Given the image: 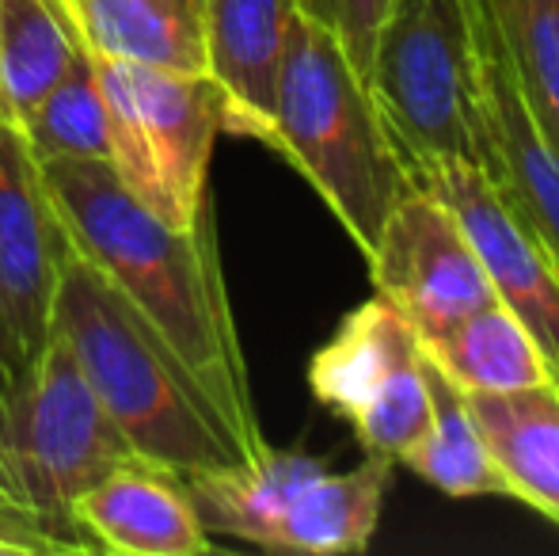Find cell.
<instances>
[{"label": "cell", "mask_w": 559, "mask_h": 556, "mask_svg": "<svg viewBox=\"0 0 559 556\" xmlns=\"http://www.w3.org/2000/svg\"><path fill=\"white\" fill-rule=\"evenodd\" d=\"M552 374H556V381H559V370H552Z\"/></svg>", "instance_id": "d4e9b609"}, {"label": "cell", "mask_w": 559, "mask_h": 556, "mask_svg": "<svg viewBox=\"0 0 559 556\" xmlns=\"http://www.w3.org/2000/svg\"><path fill=\"white\" fill-rule=\"evenodd\" d=\"M366 84L407 168L484 164L487 20L479 0H392Z\"/></svg>", "instance_id": "277c9868"}, {"label": "cell", "mask_w": 559, "mask_h": 556, "mask_svg": "<svg viewBox=\"0 0 559 556\" xmlns=\"http://www.w3.org/2000/svg\"><path fill=\"white\" fill-rule=\"evenodd\" d=\"M412 179L453 210L495 297L525 320L548 366L559 370V268L537 233L510 210L476 164L427 161L415 164Z\"/></svg>", "instance_id": "8fae6325"}, {"label": "cell", "mask_w": 559, "mask_h": 556, "mask_svg": "<svg viewBox=\"0 0 559 556\" xmlns=\"http://www.w3.org/2000/svg\"><path fill=\"white\" fill-rule=\"evenodd\" d=\"M61 229L20 127L0 115V351L12 389L53 335Z\"/></svg>", "instance_id": "30bf717a"}, {"label": "cell", "mask_w": 559, "mask_h": 556, "mask_svg": "<svg viewBox=\"0 0 559 556\" xmlns=\"http://www.w3.org/2000/svg\"><path fill=\"white\" fill-rule=\"evenodd\" d=\"M126 458L133 446L53 332L0 412V507L58 553H92L73 530V499Z\"/></svg>", "instance_id": "5b68a950"}, {"label": "cell", "mask_w": 559, "mask_h": 556, "mask_svg": "<svg viewBox=\"0 0 559 556\" xmlns=\"http://www.w3.org/2000/svg\"><path fill=\"white\" fill-rule=\"evenodd\" d=\"M73 530L88 549L118 556H202L214 549L187 476L138 453L73 499Z\"/></svg>", "instance_id": "7c38bea8"}, {"label": "cell", "mask_w": 559, "mask_h": 556, "mask_svg": "<svg viewBox=\"0 0 559 556\" xmlns=\"http://www.w3.org/2000/svg\"><path fill=\"white\" fill-rule=\"evenodd\" d=\"M510 496L559 527V381L507 393H464Z\"/></svg>", "instance_id": "9a60e30c"}, {"label": "cell", "mask_w": 559, "mask_h": 556, "mask_svg": "<svg viewBox=\"0 0 559 556\" xmlns=\"http://www.w3.org/2000/svg\"><path fill=\"white\" fill-rule=\"evenodd\" d=\"M0 511H4V507H0ZM4 514H8V511H4ZM12 519H15V514H12ZM31 530H35V527H31Z\"/></svg>", "instance_id": "cb8c5ba5"}, {"label": "cell", "mask_w": 559, "mask_h": 556, "mask_svg": "<svg viewBox=\"0 0 559 556\" xmlns=\"http://www.w3.org/2000/svg\"><path fill=\"white\" fill-rule=\"evenodd\" d=\"M423 355L461 393H507L552 378L540 343L507 301H487L435 340H419Z\"/></svg>", "instance_id": "e0dca14e"}, {"label": "cell", "mask_w": 559, "mask_h": 556, "mask_svg": "<svg viewBox=\"0 0 559 556\" xmlns=\"http://www.w3.org/2000/svg\"><path fill=\"white\" fill-rule=\"evenodd\" d=\"M53 332L73 347L88 386L138 458L191 476L263 453L228 427L171 343L96 263L69 245L66 233L58 245Z\"/></svg>", "instance_id": "7a4b0ae2"}, {"label": "cell", "mask_w": 559, "mask_h": 556, "mask_svg": "<svg viewBox=\"0 0 559 556\" xmlns=\"http://www.w3.org/2000/svg\"><path fill=\"white\" fill-rule=\"evenodd\" d=\"M309 389L377 458L396 461L430 427L419 335L381 294L346 312L332 340L312 355Z\"/></svg>", "instance_id": "ba28073f"}, {"label": "cell", "mask_w": 559, "mask_h": 556, "mask_svg": "<svg viewBox=\"0 0 559 556\" xmlns=\"http://www.w3.org/2000/svg\"><path fill=\"white\" fill-rule=\"evenodd\" d=\"M396 461L366 453L346 473L324 458L266 446L259 458L187 476L210 534L266 553L350 556L366 553L381 522Z\"/></svg>", "instance_id": "8992f818"}, {"label": "cell", "mask_w": 559, "mask_h": 556, "mask_svg": "<svg viewBox=\"0 0 559 556\" xmlns=\"http://www.w3.org/2000/svg\"><path fill=\"white\" fill-rule=\"evenodd\" d=\"M8 397H12V374H8V363H4V351H0V412H4Z\"/></svg>", "instance_id": "603a6c76"}, {"label": "cell", "mask_w": 559, "mask_h": 556, "mask_svg": "<svg viewBox=\"0 0 559 556\" xmlns=\"http://www.w3.org/2000/svg\"><path fill=\"white\" fill-rule=\"evenodd\" d=\"M484 8V4H479ZM487 20V15H484ZM484 171L518 217L537 233L559 268V153L522 96L514 69L487 23Z\"/></svg>", "instance_id": "5bb4252c"}, {"label": "cell", "mask_w": 559, "mask_h": 556, "mask_svg": "<svg viewBox=\"0 0 559 556\" xmlns=\"http://www.w3.org/2000/svg\"><path fill=\"white\" fill-rule=\"evenodd\" d=\"M366 263L373 289L412 324L419 340H435L479 305L495 301L468 233L423 184H412L400 194Z\"/></svg>", "instance_id": "9c48e42d"}, {"label": "cell", "mask_w": 559, "mask_h": 556, "mask_svg": "<svg viewBox=\"0 0 559 556\" xmlns=\"http://www.w3.org/2000/svg\"><path fill=\"white\" fill-rule=\"evenodd\" d=\"M96 61L107 104V168L145 210L191 225L210 206V156L222 134V96L206 73Z\"/></svg>", "instance_id": "52a82bcc"}, {"label": "cell", "mask_w": 559, "mask_h": 556, "mask_svg": "<svg viewBox=\"0 0 559 556\" xmlns=\"http://www.w3.org/2000/svg\"><path fill=\"white\" fill-rule=\"evenodd\" d=\"M266 149L309 179L361 256L373 252L384 217L415 184L366 76L332 31L305 15L289 31Z\"/></svg>", "instance_id": "3957f363"}, {"label": "cell", "mask_w": 559, "mask_h": 556, "mask_svg": "<svg viewBox=\"0 0 559 556\" xmlns=\"http://www.w3.org/2000/svg\"><path fill=\"white\" fill-rule=\"evenodd\" d=\"M84 54L58 0H0V107L20 122Z\"/></svg>", "instance_id": "d6986e66"}, {"label": "cell", "mask_w": 559, "mask_h": 556, "mask_svg": "<svg viewBox=\"0 0 559 556\" xmlns=\"http://www.w3.org/2000/svg\"><path fill=\"white\" fill-rule=\"evenodd\" d=\"M38 171L69 245L171 343L228 427L251 450H266L228 301L214 210L206 206L191 225L160 222L130 199L107 161H46Z\"/></svg>", "instance_id": "6da1fadb"}, {"label": "cell", "mask_w": 559, "mask_h": 556, "mask_svg": "<svg viewBox=\"0 0 559 556\" xmlns=\"http://www.w3.org/2000/svg\"><path fill=\"white\" fill-rule=\"evenodd\" d=\"M92 58L202 73V0H58Z\"/></svg>", "instance_id": "2e32d148"}, {"label": "cell", "mask_w": 559, "mask_h": 556, "mask_svg": "<svg viewBox=\"0 0 559 556\" xmlns=\"http://www.w3.org/2000/svg\"><path fill=\"white\" fill-rule=\"evenodd\" d=\"M15 127L38 164L107 161V104L92 54L84 50Z\"/></svg>", "instance_id": "44dd1931"}, {"label": "cell", "mask_w": 559, "mask_h": 556, "mask_svg": "<svg viewBox=\"0 0 559 556\" xmlns=\"http://www.w3.org/2000/svg\"><path fill=\"white\" fill-rule=\"evenodd\" d=\"M0 115H4V107H0Z\"/></svg>", "instance_id": "484cf974"}, {"label": "cell", "mask_w": 559, "mask_h": 556, "mask_svg": "<svg viewBox=\"0 0 559 556\" xmlns=\"http://www.w3.org/2000/svg\"><path fill=\"white\" fill-rule=\"evenodd\" d=\"M392 0H297V12L305 20L320 23L324 31H332L346 54H350L354 69L366 76L369 58H373V43L381 20L389 12Z\"/></svg>", "instance_id": "7402d4cb"}, {"label": "cell", "mask_w": 559, "mask_h": 556, "mask_svg": "<svg viewBox=\"0 0 559 556\" xmlns=\"http://www.w3.org/2000/svg\"><path fill=\"white\" fill-rule=\"evenodd\" d=\"M522 96L559 153V0H479Z\"/></svg>", "instance_id": "ffe728a7"}, {"label": "cell", "mask_w": 559, "mask_h": 556, "mask_svg": "<svg viewBox=\"0 0 559 556\" xmlns=\"http://www.w3.org/2000/svg\"><path fill=\"white\" fill-rule=\"evenodd\" d=\"M427 358V355H423ZM427 386H430V427L423 438H415L396 465L412 469L427 484L453 499H476V496H510L507 476L499 473L491 450H487L484 430L476 427L464 393L427 358Z\"/></svg>", "instance_id": "ac0fdd59"}, {"label": "cell", "mask_w": 559, "mask_h": 556, "mask_svg": "<svg viewBox=\"0 0 559 556\" xmlns=\"http://www.w3.org/2000/svg\"><path fill=\"white\" fill-rule=\"evenodd\" d=\"M297 0H202V73L222 96V130L271 145L274 96Z\"/></svg>", "instance_id": "4fadbf2b"}]
</instances>
